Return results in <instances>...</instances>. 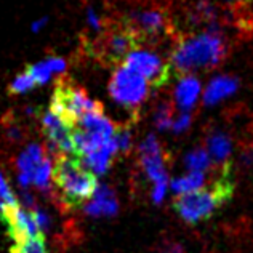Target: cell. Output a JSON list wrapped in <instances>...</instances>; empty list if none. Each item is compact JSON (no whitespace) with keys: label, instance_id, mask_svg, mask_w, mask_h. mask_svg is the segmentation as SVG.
<instances>
[{"label":"cell","instance_id":"6da1fadb","mask_svg":"<svg viewBox=\"0 0 253 253\" xmlns=\"http://www.w3.org/2000/svg\"><path fill=\"white\" fill-rule=\"evenodd\" d=\"M216 26L211 24L207 32L183 37L171 51V71L184 77L196 71L213 69L221 64L228 51V45L221 34L213 32Z\"/></svg>","mask_w":253,"mask_h":253},{"label":"cell","instance_id":"7a4b0ae2","mask_svg":"<svg viewBox=\"0 0 253 253\" xmlns=\"http://www.w3.org/2000/svg\"><path fill=\"white\" fill-rule=\"evenodd\" d=\"M51 176L63 202L69 209L81 207L85 201L93 197L98 188L95 173L86 169L77 156L59 154L55 161V169L51 170Z\"/></svg>","mask_w":253,"mask_h":253},{"label":"cell","instance_id":"3957f363","mask_svg":"<svg viewBox=\"0 0 253 253\" xmlns=\"http://www.w3.org/2000/svg\"><path fill=\"white\" fill-rule=\"evenodd\" d=\"M234 192V181L231 178V169L219 173L210 189H202L189 194H181L173 201V209L186 223L196 224L210 218L216 209L228 202Z\"/></svg>","mask_w":253,"mask_h":253},{"label":"cell","instance_id":"277c9868","mask_svg":"<svg viewBox=\"0 0 253 253\" xmlns=\"http://www.w3.org/2000/svg\"><path fill=\"white\" fill-rule=\"evenodd\" d=\"M50 111L68 125L76 126L84 116L90 112H101L104 109L98 101L90 99L81 86H77L69 79L61 77L53 91Z\"/></svg>","mask_w":253,"mask_h":253},{"label":"cell","instance_id":"5b68a950","mask_svg":"<svg viewBox=\"0 0 253 253\" xmlns=\"http://www.w3.org/2000/svg\"><path fill=\"white\" fill-rule=\"evenodd\" d=\"M138 45H141L138 37L122 23L111 26L103 32L93 45V55L106 66H116L125 59L130 51L136 50Z\"/></svg>","mask_w":253,"mask_h":253},{"label":"cell","instance_id":"8992f818","mask_svg":"<svg viewBox=\"0 0 253 253\" xmlns=\"http://www.w3.org/2000/svg\"><path fill=\"white\" fill-rule=\"evenodd\" d=\"M109 95L117 104L130 112H138L139 106L148 96L149 85L141 76L126 68H119L114 71L109 81Z\"/></svg>","mask_w":253,"mask_h":253},{"label":"cell","instance_id":"52a82bcc","mask_svg":"<svg viewBox=\"0 0 253 253\" xmlns=\"http://www.w3.org/2000/svg\"><path fill=\"white\" fill-rule=\"evenodd\" d=\"M124 68L141 76L148 85L159 88L169 82L171 66L170 61L149 50H133L124 59Z\"/></svg>","mask_w":253,"mask_h":253},{"label":"cell","instance_id":"ba28073f","mask_svg":"<svg viewBox=\"0 0 253 253\" xmlns=\"http://www.w3.org/2000/svg\"><path fill=\"white\" fill-rule=\"evenodd\" d=\"M0 216H2L3 223L6 224L10 237L15 242L36 236H43L36 223L34 211L23 209L19 204L13 205V207H5V210L0 213Z\"/></svg>","mask_w":253,"mask_h":253},{"label":"cell","instance_id":"9c48e42d","mask_svg":"<svg viewBox=\"0 0 253 253\" xmlns=\"http://www.w3.org/2000/svg\"><path fill=\"white\" fill-rule=\"evenodd\" d=\"M139 161L146 176L154 181V184L159 181H169L165 170V154L154 135H149L139 146Z\"/></svg>","mask_w":253,"mask_h":253},{"label":"cell","instance_id":"30bf717a","mask_svg":"<svg viewBox=\"0 0 253 253\" xmlns=\"http://www.w3.org/2000/svg\"><path fill=\"white\" fill-rule=\"evenodd\" d=\"M42 130L48 138L51 148L66 152V154H74V141H72L74 126L61 121L51 111H46L42 116Z\"/></svg>","mask_w":253,"mask_h":253},{"label":"cell","instance_id":"8fae6325","mask_svg":"<svg viewBox=\"0 0 253 253\" xmlns=\"http://www.w3.org/2000/svg\"><path fill=\"white\" fill-rule=\"evenodd\" d=\"M232 143L228 135L221 131H215L207 136V152L210 161L219 169V173L224 170H229V156H231Z\"/></svg>","mask_w":253,"mask_h":253},{"label":"cell","instance_id":"7c38bea8","mask_svg":"<svg viewBox=\"0 0 253 253\" xmlns=\"http://www.w3.org/2000/svg\"><path fill=\"white\" fill-rule=\"evenodd\" d=\"M93 201L85 207V211L91 216H111L116 215L119 204L114 191L109 186H98L95 194H93Z\"/></svg>","mask_w":253,"mask_h":253},{"label":"cell","instance_id":"4fadbf2b","mask_svg":"<svg viewBox=\"0 0 253 253\" xmlns=\"http://www.w3.org/2000/svg\"><path fill=\"white\" fill-rule=\"evenodd\" d=\"M77 125H79V128L91 133V135L98 136L99 139H103V141H108V139L114 138L116 126L104 116V111L90 112V114L84 116Z\"/></svg>","mask_w":253,"mask_h":253},{"label":"cell","instance_id":"5bb4252c","mask_svg":"<svg viewBox=\"0 0 253 253\" xmlns=\"http://www.w3.org/2000/svg\"><path fill=\"white\" fill-rule=\"evenodd\" d=\"M237 88H239V81L236 77H231V76L215 77L209 84L207 90L204 93V103L209 106H213V104L221 101V99H224L226 96L236 93Z\"/></svg>","mask_w":253,"mask_h":253},{"label":"cell","instance_id":"9a60e30c","mask_svg":"<svg viewBox=\"0 0 253 253\" xmlns=\"http://www.w3.org/2000/svg\"><path fill=\"white\" fill-rule=\"evenodd\" d=\"M199 93H201V82L194 76H184L175 86V101L183 112H189L197 101Z\"/></svg>","mask_w":253,"mask_h":253},{"label":"cell","instance_id":"2e32d148","mask_svg":"<svg viewBox=\"0 0 253 253\" xmlns=\"http://www.w3.org/2000/svg\"><path fill=\"white\" fill-rule=\"evenodd\" d=\"M45 151L42 146L39 144H29L28 149H26L21 156L18 157V170L19 175H26L31 179L34 178V173L37 170L39 165L42 164L45 159Z\"/></svg>","mask_w":253,"mask_h":253},{"label":"cell","instance_id":"e0dca14e","mask_svg":"<svg viewBox=\"0 0 253 253\" xmlns=\"http://www.w3.org/2000/svg\"><path fill=\"white\" fill-rule=\"evenodd\" d=\"M205 183V176L202 171H189L183 178H176L171 181V189L176 194H189V192L201 191V188Z\"/></svg>","mask_w":253,"mask_h":253},{"label":"cell","instance_id":"ac0fdd59","mask_svg":"<svg viewBox=\"0 0 253 253\" xmlns=\"http://www.w3.org/2000/svg\"><path fill=\"white\" fill-rule=\"evenodd\" d=\"M210 157L209 152L204 148H197L194 151H191L189 154H186L184 157V165L189 171H205L210 167Z\"/></svg>","mask_w":253,"mask_h":253},{"label":"cell","instance_id":"d6986e66","mask_svg":"<svg viewBox=\"0 0 253 253\" xmlns=\"http://www.w3.org/2000/svg\"><path fill=\"white\" fill-rule=\"evenodd\" d=\"M10 253H48L45 247L43 236H36L24 239V241L15 242Z\"/></svg>","mask_w":253,"mask_h":253},{"label":"cell","instance_id":"ffe728a7","mask_svg":"<svg viewBox=\"0 0 253 253\" xmlns=\"http://www.w3.org/2000/svg\"><path fill=\"white\" fill-rule=\"evenodd\" d=\"M154 124L161 131L171 128L173 124V106L169 101H161L154 114Z\"/></svg>","mask_w":253,"mask_h":253},{"label":"cell","instance_id":"44dd1931","mask_svg":"<svg viewBox=\"0 0 253 253\" xmlns=\"http://www.w3.org/2000/svg\"><path fill=\"white\" fill-rule=\"evenodd\" d=\"M51 161L50 157H45L42 164L39 165L36 173H34V178H32V183H34L39 189L46 191L50 188V179H51Z\"/></svg>","mask_w":253,"mask_h":253},{"label":"cell","instance_id":"7402d4cb","mask_svg":"<svg viewBox=\"0 0 253 253\" xmlns=\"http://www.w3.org/2000/svg\"><path fill=\"white\" fill-rule=\"evenodd\" d=\"M26 72L31 76V79L34 81L36 85H45V84H48L51 79V71L48 69V66L45 64V61L29 64L28 68H26Z\"/></svg>","mask_w":253,"mask_h":253},{"label":"cell","instance_id":"603a6c76","mask_svg":"<svg viewBox=\"0 0 253 253\" xmlns=\"http://www.w3.org/2000/svg\"><path fill=\"white\" fill-rule=\"evenodd\" d=\"M34 86H36L34 81H32L31 76L24 71L23 74L15 77V81L8 85V93L10 95H21V93L29 91L31 88H34Z\"/></svg>","mask_w":253,"mask_h":253},{"label":"cell","instance_id":"cb8c5ba5","mask_svg":"<svg viewBox=\"0 0 253 253\" xmlns=\"http://www.w3.org/2000/svg\"><path fill=\"white\" fill-rule=\"evenodd\" d=\"M114 139L117 144V152H122V154H128L130 148H131V135H130V126L122 125L116 128L114 131Z\"/></svg>","mask_w":253,"mask_h":253},{"label":"cell","instance_id":"d4e9b609","mask_svg":"<svg viewBox=\"0 0 253 253\" xmlns=\"http://www.w3.org/2000/svg\"><path fill=\"white\" fill-rule=\"evenodd\" d=\"M189 124H191V114H189V112H183V114H179L178 119H175V121H173L171 130H173V133H175V135H179V133L188 128Z\"/></svg>","mask_w":253,"mask_h":253},{"label":"cell","instance_id":"484cf974","mask_svg":"<svg viewBox=\"0 0 253 253\" xmlns=\"http://www.w3.org/2000/svg\"><path fill=\"white\" fill-rule=\"evenodd\" d=\"M45 64L48 66V69L51 72H64L66 71V61L59 56H48L46 59H43Z\"/></svg>","mask_w":253,"mask_h":253},{"label":"cell","instance_id":"4316f807","mask_svg":"<svg viewBox=\"0 0 253 253\" xmlns=\"http://www.w3.org/2000/svg\"><path fill=\"white\" fill-rule=\"evenodd\" d=\"M167 186H169V181H159L154 184V189H152V201L156 204L162 202L165 192H167Z\"/></svg>","mask_w":253,"mask_h":253},{"label":"cell","instance_id":"83f0119b","mask_svg":"<svg viewBox=\"0 0 253 253\" xmlns=\"http://www.w3.org/2000/svg\"><path fill=\"white\" fill-rule=\"evenodd\" d=\"M86 19H88V23L91 24V28H93V29L99 31V29L103 28V23H101V19L98 18L96 11L93 10L91 6H86Z\"/></svg>","mask_w":253,"mask_h":253},{"label":"cell","instance_id":"f1b7e54d","mask_svg":"<svg viewBox=\"0 0 253 253\" xmlns=\"http://www.w3.org/2000/svg\"><path fill=\"white\" fill-rule=\"evenodd\" d=\"M46 21H48V18H46V16H43V18L37 19V21H34V23H32V26H31L32 32H39V31H41V29L43 28V26L46 24Z\"/></svg>","mask_w":253,"mask_h":253},{"label":"cell","instance_id":"f546056e","mask_svg":"<svg viewBox=\"0 0 253 253\" xmlns=\"http://www.w3.org/2000/svg\"><path fill=\"white\" fill-rule=\"evenodd\" d=\"M242 161L244 164H253V146L245 149V152L242 154Z\"/></svg>","mask_w":253,"mask_h":253},{"label":"cell","instance_id":"4dcf8cb0","mask_svg":"<svg viewBox=\"0 0 253 253\" xmlns=\"http://www.w3.org/2000/svg\"><path fill=\"white\" fill-rule=\"evenodd\" d=\"M162 253H183V249L176 244H169L167 249H165Z\"/></svg>","mask_w":253,"mask_h":253},{"label":"cell","instance_id":"1f68e13d","mask_svg":"<svg viewBox=\"0 0 253 253\" xmlns=\"http://www.w3.org/2000/svg\"><path fill=\"white\" fill-rule=\"evenodd\" d=\"M232 2H239V0H232Z\"/></svg>","mask_w":253,"mask_h":253}]
</instances>
